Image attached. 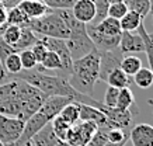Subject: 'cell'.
<instances>
[{
    "label": "cell",
    "mask_w": 153,
    "mask_h": 146,
    "mask_svg": "<svg viewBox=\"0 0 153 146\" xmlns=\"http://www.w3.org/2000/svg\"><path fill=\"white\" fill-rule=\"evenodd\" d=\"M10 79H20V80L25 82L28 84H31L37 90H39L45 97H51V96H68L72 97L73 103L77 104H86L88 105L93 97L90 96H84L77 93L76 90L69 84L68 79L60 77V76H49L45 75L44 72H39L35 69L31 70H21L17 75H9Z\"/></svg>",
    "instance_id": "6da1fadb"
},
{
    "label": "cell",
    "mask_w": 153,
    "mask_h": 146,
    "mask_svg": "<svg viewBox=\"0 0 153 146\" xmlns=\"http://www.w3.org/2000/svg\"><path fill=\"white\" fill-rule=\"evenodd\" d=\"M98 67H100V51L94 49L86 56L73 61L72 75L68 77L69 84L77 93L91 97L94 86L98 82Z\"/></svg>",
    "instance_id": "7a4b0ae2"
},
{
    "label": "cell",
    "mask_w": 153,
    "mask_h": 146,
    "mask_svg": "<svg viewBox=\"0 0 153 146\" xmlns=\"http://www.w3.org/2000/svg\"><path fill=\"white\" fill-rule=\"evenodd\" d=\"M25 27H28L39 38L48 37L59 38V39H68L69 38V28L66 27L65 20L62 19L59 10H52L51 13H48L44 17L30 20Z\"/></svg>",
    "instance_id": "3957f363"
},
{
    "label": "cell",
    "mask_w": 153,
    "mask_h": 146,
    "mask_svg": "<svg viewBox=\"0 0 153 146\" xmlns=\"http://www.w3.org/2000/svg\"><path fill=\"white\" fill-rule=\"evenodd\" d=\"M97 124L88 121H79L72 125L66 136V143L69 146H86L97 131Z\"/></svg>",
    "instance_id": "277c9868"
},
{
    "label": "cell",
    "mask_w": 153,
    "mask_h": 146,
    "mask_svg": "<svg viewBox=\"0 0 153 146\" xmlns=\"http://www.w3.org/2000/svg\"><path fill=\"white\" fill-rule=\"evenodd\" d=\"M23 129L24 121L0 114V141L4 143V146H9L16 141H19Z\"/></svg>",
    "instance_id": "5b68a950"
},
{
    "label": "cell",
    "mask_w": 153,
    "mask_h": 146,
    "mask_svg": "<svg viewBox=\"0 0 153 146\" xmlns=\"http://www.w3.org/2000/svg\"><path fill=\"white\" fill-rule=\"evenodd\" d=\"M65 41L66 45H68V49L70 52L72 61H77V59L86 56L87 53H90L91 51L96 49L91 39L88 38L87 31L79 34H70L69 38L65 39Z\"/></svg>",
    "instance_id": "8992f818"
},
{
    "label": "cell",
    "mask_w": 153,
    "mask_h": 146,
    "mask_svg": "<svg viewBox=\"0 0 153 146\" xmlns=\"http://www.w3.org/2000/svg\"><path fill=\"white\" fill-rule=\"evenodd\" d=\"M87 35L91 39L93 45L96 47V49L100 52L104 51H114L118 49L120 47V39L121 35H105V34L98 33L97 30L94 28V25H88L87 24Z\"/></svg>",
    "instance_id": "52a82bcc"
},
{
    "label": "cell",
    "mask_w": 153,
    "mask_h": 146,
    "mask_svg": "<svg viewBox=\"0 0 153 146\" xmlns=\"http://www.w3.org/2000/svg\"><path fill=\"white\" fill-rule=\"evenodd\" d=\"M115 51V49H114ZM114 51H104L100 52V67H98V80H101L105 83L107 77L110 76L112 70L118 69L121 65V51L114 52Z\"/></svg>",
    "instance_id": "ba28073f"
},
{
    "label": "cell",
    "mask_w": 153,
    "mask_h": 146,
    "mask_svg": "<svg viewBox=\"0 0 153 146\" xmlns=\"http://www.w3.org/2000/svg\"><path fill=\"white\" fill-rule=\"evenodd\" d=\"M69 103H73L72 97H68V96H51V97L45 99L44 104L39 108V113H42L49 121H52L55 117L59 115V113Z\"/></svg>",
    "instance_id": "9c48e42d"
},
{
    "label": "cell",
    "mask_w": 153,
    "mask_h": 146,
    "mask_svg": "<svg viewBox=\"0 0 153 146\" xmlns=\"http://www.w3.org/2000/svg\"><path fill=\"white\" fill-rule=\"evenodd\" d=\"M49 122H51V121L42 113H39V111L35 113L33 117H30L27 121L24 122V129H23V132H21V136L19 138V141H16L14 143H23V142L30 141L38 131H41L42 128ZM11 145H13V143H11Z\"/></svg>",
    "instance_id": "30bf717a"
},
{
    "label": "cell",
    "mask_w": 153,
    "mask_h": 146,
    "mask_svg": "<svg viewBox=\"0 0 153 146\" xmlns=\"http://www.w3.org/2000/svg\"><path fill=\"white\" fill-rule=\"evenodd\" d=\"M118 49L121 53H138V52H145L143 39L138 31L129 33V31H122L120 39V47Z\"/></svg>",
    "instance_id": "8fae6325"
},
{
    "label": "cell",
    "mask_w": 153,
    "mask_h": 146,
    "mask_svg": "<svg viewBox=\"0 0 153 146\" xmlns=\"http://www.w3.org/2000/svg\"><path fill=\"white\" fill-rule=\"evenodd\" d=\"M132 146H153V127L149 124H138L129 132Z\"/></svg>",
    "instance_id": "7c38bea8"
},
{
    "label": "cell",
    "mask_w": 153,
    "mask_h": 146,
    "mask_svg": "<svg viewBox=\"0 0 153 146\" xmlns=\"http://www.w3.org/2000/svg\"><path fill=\"white\" fill-rule=\"evenodd\" d=\"M72 14L80 23L90 24L96 17V7L93 0H76L72 7Z\"/></svg>",
    "instance_id": "4fadbf2b"
},
{
    "label": "cell",
    "mask_w": 153,
    "mask_h": 146,
    "mask_svg": "<svg viewBox=\"0 0 153 146\" xmlns=\"http://www.w3.org/2000/svg\"><path fill=\"white\" fill-rule=\"evenodd\" d=\"M17 7L27 16L28 20L39 19V17H44V16H47L48 13L52 11L41 0H23Z\"/></svg>",
    "instance_id": "5bb4252c"
},
{
    "label": "cell",
    "mask_w": 153,
    "mask_h": 146,
    "mask_svg": "<svg viewBox=\"0 0 153 146\" xmlns=\"http://www.w3.org/2000/svg\"><path fill=\"white\" fill-rule=\"evenodd\" d=\"M79 119L80 121H88V122L97 124V127L107 125V118L100 110L94 108L91 105L86 104H79Z\"/></svg>",
    "instance_id": "9a60e30c"
},
{
    "label": "cell",
    "mask_w": 153,
    "mask_h": 146,
    "mask_svg": "<svg viewBox=\"0 0 153 146\" xmlns=\"http://www.w3.org/2000/svg\"><path fill=\"white\" fill-rule=\"evenodd\" d=\"M30 141H31V145L33 146H55L59 139L53 133L52 125L49 122L42 128L41 131H38Z\"/></svg>",
    "instance_id": "2e32d148"
},
{
    "label": "cell",
    "mask_w": 153,
    "mask_h": 146,
    "mask_svg": "<svg viewBox=\"0 0 153 146\" xmlns=\"http://www.w3.org/2000/svg\"><path fill=\"white\" fill-rule=\"evenodd\" d=\"M39 37L35 33H33L28 27H21V35H20L19 41L13 45V49L16 52H21L25 49H31L34 44L37 42Z\"/></svg>",
    "instance_id": "e0dca14e"
},
{
    "label": "cell",
    "mask_w": 153,
    "mask_h": 146,
    "mask_svg": "<svg viewBox=\"0 0 153 146\" xmlns=\"http://www.w3.org/2000/svg\"><path fill=\"white\" fill-rule=\"evenodd\" d=\"M105 83L108 86H111V87H115V89H124V87H129L134 83V80L131 79V76L125 75L121 70V67H118V69H115V70H112L110 73Z\"/></svg>",
    "instance_id": "ac0fdd59"
},
{
    "label": "cell",
    "mask_w": 153,
    "mask_h": 146,
    "mask_svg": "<svg viewBox=\"0 0 153 146\" xmlns=\"http://www.w3.org/2000/svg\"><path fill=\"white\" fill-rule=\"evenodd\" d=\"M35 67H37L39 72H44V70H47V69H49V70H59V75L62 73V69H63L62 62H60V58L52 51H48L47 55H45L44 59L41 61V63H38Z\"/></svg>",
    "instance_id": "d6986e66"
},
{
    "label": "cell",
    "mask_w": 153,
    "mask_h": 146,
    "mask_svg": "<svg viewBox=\"0 0 153 146\" xmlns=\"http://www.w3.org/2000/svg\"><path fill=\"white\" fill-rule=\"evenodd\" d=\"M140 24H143V19L140 17L138 13L128 10L126 14L120 20V25L122 31H129V33H135L138 31Z\"/></svg>",
    "instance_id": "ffe728a7"
},
{
    "label": "cell",
    "mask_w": 153,
    "mask_h": 146,
    "mask_svg": "<svg viewBox=\"0 0 153 146\" xmlns=\"http://www.w3.org/2000/svg\"><path fill=\"white\" fill-rule=\"evenodd\" d=\"M94 28L97 30L98 33L105 34V35H121V33H122L121 25H120V20L111 19V17H105L102 21L96 24Z\"/></svg>",
    "instance_id": "44dd1931"
},
{
    "label": "cell",
    "mask_w": 153,
    "mask_h": 146,
    "mask_svg": "<svg viewBox=\"0 0 153 146\" xmlns=\"http://www.w3.org/2000/svg\"><path fill=\"white\" fill-rule=\"evenodd\" d=\"M135 105V96L132 93L131 87H124L120 89L118 93V99H117L115 108L120 110H131V107Z\"/></svg>",
    "instance_id": "7402d4cb"
},
{
    "label": "cell",
    "mask_w": 153,
    "mask_h": 146,
    "mask_svg": "<svg viewBox=\"0 0 153 146\" xmlns=\"http://www.w3.org/2000/svg\"><path fill=\"white\" fill-rule=\"evenodd\" d=\"M134 83L139 89H149L153 84V73L149 67H140L134 76Z\"/></svg>",
    "instance_id": "603a6c76"
},
{
    "label": "cell",
    "mask_w": 153,
    "mask_h": 146,
    "mask_svg": "<svg viewBox=\"0 0 153 146\" xmlns=\"http://www.w3.org/2000/svg\"><path fill=\"white\" fill-rule=\"evenodd\" d=\"M79 104L77 103H69L68 105H66L65 108L62 110L59 113V115L58 117H60L65 122H68L69 125H74L76 122H79Z\"/></svg>",
    "instance_id": "cb8c5ba5"
},
{
    "label": "cell",
    "mask_w": 153,
    "mask_h": 146,
    "mask_svg": "<svg viewBox=\"0 0 153 146\" xmlns=\"http://www.w3.org/2000/svg\"><path fill=\"white\" fill-rule=\"evenodd\" d=\"M138 34H139L140 37H142V39H143L145 52H146V55H148V61H149V69H150L153 73V38L150 34H148V31H146L143 24L139 25Z\"/></svg>",
    "instance_id": "d4e9b609"
},
{
    "label": "cell",
    "mask_w": 153,
    "mask_h": 146,
    "mask_svg": "<svg viewBox=\"0 0 153 146\" xmlns=\"http://www.w3.org/2000/svg\"><path fill=\"white\" fill-rule=\"evenodd\" d=\"M121 70L124 72L125 75L128 76H134L136 72L139 70L142 67V61H140L138 56H126V58H122L121 61Z\"/></svg>",
    "instance_id": "484cf974"
},
{
    "label": "cell",
    "mask_w": 153,
    "mask_h": 146,
    "mask_svg": "<svg viewBox=\"0 0 153 146\" xmlns=\"http://www.w3.org/2000/svg\"><path fill=\"white\" fill-rule=\"evenodd\" d=\"M125 3L128 6V10L138 13L142 19H145V17H148L150 14L152 7H150V1L149 0H126Z\"/></svg>",
    "instance_id": "4316f807"
},
{
    "label": "cell",
    "mask_w": 153,
    "mask_h": 146,
    "mask_svg": "<svg viewBox=\"0 0 153 146\" xmlns=\"http://www.w3.org/2000/svg\"><path fill=\"white\" fill-rule=\"evenodd\" d=\"M30 20L27 19V16L19 7H13V9L7 10V20L6 23L9 25H19V27H25Z\"/></svg>",
    "instance_id": "83f0119b"
},
{
    "label": "cell",
    "mask_w": 153,
    "mask_h": 146,
    "mask_svg": "<svg viewBox=\"0 0 153 146\" xmlns=\"http://www.w3.org/2000/svg\"><path fill=\"white\" fill-rule=\"evenodd\" d=\"M3 66H4L7 75H17L23 70V66H21V61H20V55L19 52H13L11 55L4 59L3 62Z\"/></svg>",
    "instance_id": "f1b7e54d"
},
{
    "label": "cell",
    "mask_w": 153,
    "mask_h": 146,
    "mask_svg": "<svg viewBox=\"0 0 153 146\" xmlns=\"http://www.w3.org/2000/svg\"><path fill=\"white\" fill-rule=\"evenodd\" d=\"M51 125H52V129H53V133L56 135V138L59 141H66V136H68V132H69L70 127L68 122H65L63 119L60 117H55L51 121Z\"/></svg>",
    "instance_id": "f546056e"
},
{
    "label": "cell",
    "mask_w": 153,
    "mask_h": 146,
    "mask_svg": "<svg viewBox=\"0 0 153 146\" xmlns=\"http://www.w3.org/2000/svg\"><path fill=\"white\" fill-rule=\"evenodd\" d=\"M93 3H94V7H96V17L91 21V24L96 25L100 21H102L105 17H108L110 3H108V0H93Z\"/></svg>",
    "instance_id": "4dcf8cb0"
},
{
    "label": "cell",
    "mask_w": 153,
    "mask_h": 146,
    "mask_svg": "<svg viewBox=\"0 0 153 146\" xmlns=\"http://www.w3.org/2000/svg\"><path fill=\"white\" fill-rule=\"evenodd\" d=\"M110 129L108 125H102V127H98L97 131L94 132V135L91 136V139L87 142L86 146H104L108 142L107 139V131Z\"/></svg>",
    "instance_id": "1f68e13d"
},
{
    "label": "cell",
    "mask_w": 153,
    "mask_h": 146,
    "mask_svg": "<svg viewBox=\"0 0 153 146\" xmlns=\"http://www.w3.org/2000/svg\"><path fill=\"white\" fill-rule=\"evenodd\" d=\"M20 35H21V27H19V25H9L7 24V27H6L1 38H3V41L6 44H9V45L13 47L14 44L19 41Z\"/></svg>",
    "instance_id": "d6a6232c"
},
{
    "label": "cell",
    "mask_w": 153,
    "mask_h": 146,
    "mask_svg": "<svg viewBox=\"0 0 153 146\" xmlns=\"http://www.w3.org/2000/svg\"><path fill=\"white\" fill-rule=\"evenodd\" d=\"M128 138H129V132L120 129V128H110L107 131V139H108V142H112V143L126 142Z\"/></svg>",
    "instance_id": "836d02e7"
},
{
    "label": "cell",
    "mask_w": 153,
    "mask_h": 146,
    "mask_svg": "<svg viewBox=\"0 0 153 146\" xmlns=\"http://www.w3.org/2000/svg\"><path fill=\"white\" fill-rule=\"evenodd\" d=\"M20 55V61H21V66H23V70H31L35 69V66L38 65L35 61V56L31 52V49H25V51L19 52Z\"/></svg>",
    "instance_id": "e575fe53"
},
{
    "label": "cell",
    "mask_w": 153,
    "mask_h": 146,
    "mask_svg": "<svg viewBox=\"0 0 153 146\" xmlns=\"http://www.w3.org/2000/svg\"><path fill=\"white\" fill-rule=\"evenodd\" d=\"M51 10H72L76 0H41Z\"/></svg>",
    "instance_id": "d590c367"
},
{
    "label": "cell",
    "mask_w": 153,
    "mask_h": 146,
    "mask_svg": "<svg viewBox=\"0 0 153 146\" xmlns=\"http://www.w3.org/2000/svg\"><path fill=\"white\" fill-rule=\"evenodd\" d=\"M128 11V6L126 3H115V4H110L108 7V17L115 20H121Z\"/></svg>",
    "instance_id": "8d00e7d4"
},
{
    "label": "cell",
    "mask_w": 153,
    "mask_h": 146,
    "mask_svg": "<svg viewBox=\"0 0 153 146\" xmlns=\"http://www.w3.org/2000/svg\"><path fill=\"white\" fill-rule=\"evenodd\" d=\"M118 93H120V89H115V87L108 86L107 90H105V94H104L102 104L107 105V107L114 108V107H115V104H117V99H118Z\"/></svg>",
    "instance_id": "74e56055"
},
{
    "label": "cell",
    "mask_w": 153,
    "mask_h": 146,
    "mask_svg": "<svg viewBox=\"0 0 153 146\" xmlns=\"http://www.w3.org/2000/svg\"><path fill=\"white\" fill-rule=\"evenodd\" d=\"M31 52L34 53V56H35V61H37V63H41V61L44 59V56L47 55V52H48V48H47V45L44 44L42 38H39L37 42H35L33 47H31Z\"/></svg>",
    "instance_id": "f35d334b"
},
{
    "label": "cell",
    "mask_w": 153,
    "mask_h": 146,
    "mask_svg": "<svg viewBox=\"0 0 153 146\" xmlns=\"http://www.w3.org/2000/svg\"><path fill=\"white\" fill-rule=\"evenodd\" d=\"M13 52H16L13 49V47L9 45V44H6L4 41H3V38L0 37V61H1V63H3L6 58L9 56V55H11Z\"/></svg>",
    "instance_id": "ab89813d"
},
{
    "label": "cell",
    "mask_w": 153,
    "mask_h": 146,
    "mask_svg": "<svg viewBox=\"0 0 153 146\" xmlns=\"http://www.w3.org/2000/svg\"><path fill=\"white\" fill-rule=\"evenodd\" d=\"M21 1L23 0H0V4L3 6L6 10H10V9H13V7H17Z\"/></svg>",
    "instance_id": "60d3db41"
},
{
    "label": "cell",
    "mask_w": 153,
    "mask_h": 146,
    "mask_svg": "<svg viewBox=\"0 0 153 146\" xmlns=\"http://www.w3.org/2000/svg\"><path fill=\"white\" fill-rule=\"evenodd\" d=\"M6 82H9V75H7V72H6L4 66L0 61V84H3Z\"/></svg>",
    "instance_id": "b9f144b4"
},
{
    "label": "cell",
    "mask_w": 153,
    "mask_h": 146,
    "mask_svg": "<svg viewBox=\"0 0 153 146\" xmlns=\"http://www.w3.org/2000/svg\"><path fill=\"white\" fill-rule=\"evenodd\" d=\"M6 20H7V10L0 4V25L6 24Z\"/></svg>",
    "instance_id": "7bdbcfd3"
},
{
    "label": "cell",
    "mask_w": 153,
    "mask_h": 146,
    "mask_svg": "<svg viewBox=\"0 0 153 146\" xmlns=\"http://www.w3.org/2000/svg\"><path fill=\"white\" fill-rule=\"evenodd\" d=\"M126 142H121V143H112V142H107L104 146H125Z\"/></svg>",
    "instance_id": "ee69618b"
},
{
    "label": "cell",
    "mask_w": 153,
    "mask_h": 146,
    "mask_svg": "<svg viewBox=\"0 0 153 146\" xmlns=\"http://www.w3.org/2000/svg\"><path fill=\"white\" fill-rule=\"evenodd\" d=\"M126 0H108L110 4H115V3H125Z\"/></svg>",
    "instance_id": "f6af8a7d"
},
{
    "label": "cell",
    "mask_w": 153,
    "mask_h": 146,
    "mask_svg": "<svg viewBox=\"0 0 153 146\" xmlns=\"http://www.w3.org/2000/svg\"><path fill=\"white\" fill-rule=\"evenodd\" d=\"M55 146H69L66 142H63V141H58V143H56Z\"/></svg>",
    "instance_id": "bcb514c9"
},
{
    "label": "cell",
    "mask_w": 153,
    "mask_h": 146,
    "mask_svg": "<svg viewBox=\"0 0 153 146\" xmlns=\"http://www.w3.org/2000/svg\"><path fill=\"white\" fill-rule=\"evenodd\" d=\"M149 1H150V7H152V10H150V14H152L153 13V0H149Z\"/></svg>",
    "instance_id": "7dc6e473"
},
{
    "label": "cell",
    "mask_w": 153,
    "mask_h": 146,
    "mask_svg": "<svg viewBox=\"0 0 153 146\" xmlns=\"http://www.w3.org/2000/svg\"><path fill=\"white\" fill-rule=\"evenodd\" d=\"M0 146H4V143H3V142L0 141Z\"/></svg>",
    "instance_id": "c3c4849f"
},
{
    "label": "cell",
    "mask_w": 153,
    "mask_h": 146,
    "mask_svg": "<svg viewBox=\"0 0 153 146\" xmlns=\"http://www.w3.org/2000/svg\"><path fill=\"white\" fill-rule=\"evenodd\" d=\"M152 17H153V13H152ZM152 38H153V35H152Z\"/></svg>",
    "instance_id": "681fc988"
}]
</instances>
